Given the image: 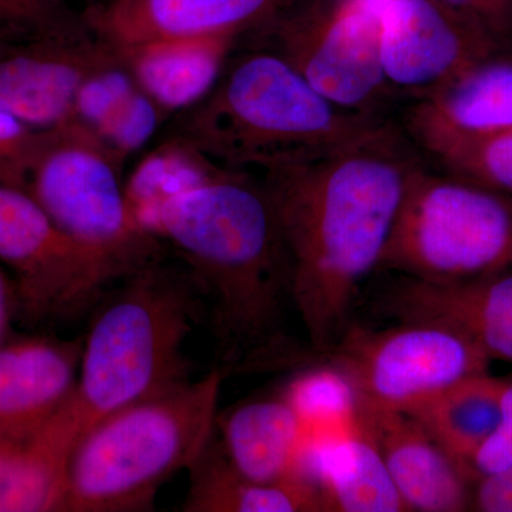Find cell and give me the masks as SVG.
<instances>
[{
    "instance_id": "obj_4",
    "label": "cell",
    "mask_w": 512,
    "mask_h": 512,
    "mask_svg": "<svg viewBox=\"0 0 512 512\" xmlns=\"http://www.w3.org/2000/svg\"><path fill=\"white\" fill-rule=\"evenodd\" d=\"M200 322V298L178 259L161 256L117 282L83 336L70 403L79 437L116 410L190 382L185 345Z\"/></svg>"
},
{
    "instance_id": "obj_9",
    "label": "cell",
    "mask_w": 512,
    "mask_h": 512,
    "mask_svg": "<svg viewBox=\"0 0 512 512\" xmlns=\"http://www.w3.org/2000/svg\"><path fill=\"white\" fill-rule=\"evenodd\" d=\"M352 380L360 403L406 412L451 384L490 369L491 360L457 330L423 320L389 328L352 323L328 350L313 356Z\"/></svg>"
},
{
    "instance_id": "obj_6",
    "label": "cell",
    "mask_w": 512,
    "mask_h": 512,
    "mask_svg": "<svg viewBox=\"0 0 512 512\" xmlns=\"http://www.w3.org/2000/svg\"><path fill=\"white\" fill-rule=\"evenodd\" d=\"M512 268V197L413 168L379 271L450 284Z\"/></svg>"
},
{
    "instance_id": "obj_21",
    "label": "cell",
    "mask_w": 512,
    "mask_h": 512,
    "mask_svg": "<svg viewBox=\"0 0 512 512\" xmlns=\"http://www.w3.org/2000/svg\"><path fill=\"white\" fill-rule=\"evenodd\" d=\"M323 512H406L379 448L365 426L330 441L308 458Z\"/></svg>"
},
{
    "instance_id": "obj_1",
    "label": "cell",
    "mask_w": 512,
    "mask_h": 512,
    "mask_svg": "<svg viewBox=\"0 0 512 512\" xmlns=\"http://www.w3.org/2000/svg\"><path fill=\"white\" fill-rule=\"evenodd\" d=\"M419 163L400 128L339 153L259 173L284 237L293 308L312 357L352 323Z\"/></svg>"
},
{
    "instance_id": "obj_19",
    "label": "cell",
    "mask_w": 512,
    "mask_h": 512,
    "mask_svg": "<svg viewBox=\"0 0 512 512\" xmlns=\"http://www.w3.org/2000/svg\"><path fill=\"white\" fill-rule=\"evenodd\" d=\"M239 42L237 36L214 35L114 46L138 87L171 117L191 109L214 89Z\"/></svg>"
},
{
    "instance_id": "obj_34",
    "label": "cell",
    "mask_w": 512,
    "mask_h": 512,
    "mask_svg": "<svg viewBox=\"0 0 512 512\" xmlns=\"http://www.w3.org/2000/svg\"><path fill=\"white\" fill-rule=\"evenodd\" d=\"M100 2H106V0H94L92 3H100Z\"/></svg>"
},
{
    "instance_id": "obj_2",
    "label": "cell",
    "mask_w": 512,
    "mask_h": 512,
    "mask_svg": "<svg viewBox=\"0 0 512 512\" xmlns=\"http://www.w3.org/2000/svg\"><path fill=\"white\" fill-rule=\"evenodd\" d=\"M154 237L190 276L228 376L311 362L289 326L291 264L258 175L225 170L178 195L158 214Z\"/></svg>"
},
{
    "instance_id": "obj_17",
    "label": "cell",
    "mask_w": 512,
    "mask_h": 512,
    "mask_svg": "<svg viewBox=\"0 0 512 512\" xmlns=\"http://www.w3.org/2000/svg\"><path fill=\"white\" fill-rule=\"evenodd\" d=\"M83 336H29L0 343V439L43 426L76 393Z\"/></svg>"
},
{
    "instance_id": "obj_12",
    "label": "cell",
    "mask_w": 512,
    "mask_h": 512,
    "mask_svg": "<svg viewBox=\"0 0 512 512\" xmlns=\"http://www.w3.org/2000/svg\"><path fill=\"white\" fill-rule=\"evenodd\" d=\"M116 57V46L89 25L0 43V109L37 130L64 126L83 83Z\"/></svg>"
},
{
    "instance_id": "obj_3",
    "label": "cell",
    "mask_w": 512,
    "mask_h": 512,
    "mask_svg": "<svg viewBox=\"0 0 512 512\" xmlns=\"http://www.w3.org/2000/svg\"><path fill=\"white\" fill-rule=\"evenodd\" d=\"M399 130L386 114L343 109L275 53L247 47L231 56L200 103L175 116L165 137L228 170L254 174Z\"/></svg>"
},
{
    "instance_id": "obj_30",
    "label": "cell",
    "mask_w": 512,
    "mask_h": 512,
    "mask_svg": "<svg viewBox=\"0 0 512 512\" xmlns=\"http://www.w3.org/2000/svg\"><path fill=\"white\" fill-rule=\"evenodd\" d=\"M512 467V377H505L501 417L493 434L478 448L467 466L471 483Z\"/></svg>"
},
{
    "instance_id": "obj_20",
    "label": "cell",
    "mask_w": 512,
    "mask_h": 512,
    "mask_svg": "<svg viewBox=\"0 0 512 512\" xmlns=\"http://www.w3.org/2000/svg\"><path fill=\"white\" fill-rule=\"evenodd\" d=\"M69 404L43 426L0 439V512H66L67 463L79 439Z\"/></svg>"
},
{
    "instance_id": "obj_22",
    "label": "cell",
    "mask_w": 512,
    "mask_h": 512,
    "mask_svg": "<svg viewBox=\"0 0 512 512\" xmlns=\"http://www.w3.org/2000/svg\"><path fill=\"white\" fill-rule=\"evenodd\" d=\"M188 473L184 511L323 512L313 483H259L239 474L222 454L215 433Z\"/></svg>"
},
{
    "instance_id": "obj_11",
    "label": "cell",
    "mask_w": 512,
    "mask_h": 512,
    "mask_svg": "<svg viewBox=\"0 0 512 512\" xmlns=\"http://www.w3.org/2000/svg\"><path fill=\"white\" fill-rule=\"evenodd\" d=\"M511 45L441 0H392L384 10L380 63L393 94L416 100Z\"/></svg>"
},
{
    "instance_id": "obj_10",
    "label": "cell",
    "mask_w": 512,
    "mask_h": 512,
    "mask_svg": "<svg viewBox=\"0 0 512 512\" xmlns=\"http://www.w3.org/2000/svg\"><path fill=\"white\" fill-rule=\"evenodd\" d=\"M0 264L13 276L15 305L32 323L77 318L120 282L28 192L8 185H0Z\"/></svg>"
},
{
    "instance_id": "obj_32",
    "label": "cell",
    "mask_w": 512,
    "mask_h": 512,
    "mask_svg": "<svg viewBox=\"0 0 512 512\" xmlns=\"http://www.w3.org/2000/svg\"><path fill=\"white\" fill-rule=\"evenodd\" d=\"M471 511L512 512V467L474 485Z\"/></svg>"
},
{
    "instance_id": "obj_15",
    "label": "cell",
    "mask_w": 512,
    "mask_h": 512,
    "mask_svg": "<svg viewBox=\"0 0 512 512\" xmlns=\"http://www.w3.org/2000/svg\"><path fill=\"white\" fill-rule=\"evenodd\" d=\"M305 0H106L89 3L84 19L111 45L170 37L229 35L239 39Z\"/></svg>"
},
{
    "instance_id": "obj_13",
    "label": "cell",
    "mask_w": 512,
    "mask_h": 512,
    "mask_svg": "<svg viewBox=\"0 0 512 512\" xmlns=\"http://www.w3.org/2000/svg\"><path fill=\"white\" fill-rule=\"evenodd\" d=\"M402 128L431 161L512 130V46L484 57L436 92L412 100Z\"/></svg>"
},
{
    "instance_id": "obj_29",
    "label": "cell",
    "mask_w": 512,
    "mask_h": 512,
    "mask_svg": "<svg viewBox=\"0 0 512 512\" xmlns=\"http://www.w3.org/2000/svg\"><path fill=\"white\" fill-rule=\"evenodd\" d=\"M43 133L0 109V185L25 191Z\"/></svg>"
},
{
    "instance_id": "obj_23",
    "label": "cell",
    "mask_w": 512,
    "mask_h": 512,
    "mask_svg": "<svg viewBox=\"0 0 512 512\" xmlns=\"http://www.w3.org/2000/svg\"><path fill=\"white\" fill-rule=\"evenodd\" d=\"M504 383L505 377L490 372L470 376L406 413L419 421L467 474L471 458L498 426Z\"/></svg>"
},
{
    "instance_id": "obj_25",
    "label": "cell",
    "mask_w": 512,
    "mask_h": 512,
    "mask_svg": "<svg viewBox=\"0 0 512 512\" xmlns=\"http://www.w3.org/2000/svg\"><path fill=\"white\" fill-rule=\"evenodd\" d=\"M228 168L212 163L194 148L165 137L124 180L131 217L154 237L158 214L167 202L194 190ZM156 238V237H154Z\"/></svg>"
},
{
    "instance_id": "obj_33",
    "label": "cell",
    "mask_w": 512,
    "mask_h": 512,
    "mask_svg": "<svg viewBox=\"0 0 512 512\" xmlns=\"http://www.w3.org/2000/svg\"><path fill=\"white\" fill-rule=\"evenodd\" d=\"M13 306H15V296H13L12 284L0 268V343L5 340L6 332H8Z\"/></svg>"
},
{
    "instance_id": "obj_28",
    "label": "cell",
    "mask_w": 512,
    "mask_h": 512,
    "mask_svg": "<svg viewBox=\"0 0 512 512\" xmlns=\"http://www.w3.org/2000/svg\"><path fill=\"white\" fill-rule=\"evenodd\" d=\"M87 26L72 0H0V43L73 32Z\"/></svg>"
},
{
    "instance_id": "obj_5",
    "label": "cell",
    "mask_w": 512,
    "mask_h": 512,
    "mask_svg": "<svg viewBox=\"0 0 512 512\" xmlns=\"http://www.w3.org/2000/svg\"><path fill=\"white\" fill-rule=\"evenodd\" d=\"M227 377L215 366L84 431L67 463L66 512L153 510L158 490L188 471L214 437Z\"/></svg>"
},
{
    "instance_id": "obj_7",
    "label": "cell",
    "mask_w": 512,
    "mask_h": 512,
    "mask_svg": "<svg viewBox=\"0 0 512 512\" xmlns=\"http://www.w3.org/2000/svg\"><path fill=\"white\" fill-rule=\"evenodd\" d=\"M123 168L74 123L45 130L25 191L77 244L126 278L168 254L128 210Z\"/></svg>"
},
{
    "instance_id": "obj_31",
    "label": "cell",
    "mask_w": 512,
    "mask_h": 512,
    "mask_svg": "<svg viewBox=\"0 0 512 512\" xmlns=\"http://www.w3.org/2000/svg\"><path fill=\"white\" fill-rule=\"evenodd\" d=\"M477 23L498 42L512 46V0H441Z\"/></svg>"
},
{
    "instance_id": "obj_26",
    "label": "cell",
    "mask_w": 512,
    "mask_h": 512,
    "mask_svg": "<svg viewBox=\"0 0 512 512\" xmlns=\"http://www.w3.org/2000/svg\"><path fill=\"white\" fill-rule=\"evenodd\" d=\"M433 163L444 173L512 197V130L448 151Z\"/></svg>"
},
{
    "instance_id": "obj_18",
    "label": "cell",
    "mask_w": 512,
    "mask_h": 512,
    "mask_svg": "<svg viewBox=\"0 0 512 512\" xmlns=\"http://www.w3.org/2000/svg\"><path fill=\"white\" fill-rule=\"evenodd\" d=\"M215 439L244 477L269 484L313 483L298 417L281 392L218 413Z\"/></svg>"
},
{
    "instance_id": "obj_16",
    "label": "cell",
    "mask_w": 512,
    "mask_h": 512,
    "mask_svg": "<svg viewBox=\"0 0 512 512\" xmlns=\"http://www.w3.org/2000/svg\"><path fill=\"white\" fill-rule=\"evenodd\" d=\"M362 423L407 511H471L474 484L419 421L406 412L362 404Z\"/></svg>"
},
{
    "instance_id": "obj_27",
    "label": "cell",
    "mask_w": 512,
    "mask_h": 512,
    "mask_svg": "<svg viewBox=\"0 0 512 512\" xmlns=\"http://www.w3.org/2000/svg\"><path fill=\"white\" fill-rule=\"evenodd\" d=\"M167 116L140 87L111 114L110 119L92 136L124 167L128 158L146 147Z\"/></svg>"
},
{
    "instance_id": "obj_14",
    "label": "cell",
    "mask_w": 512,
    "mask_h": 512,
    "mask_svg": "<svg viewBox=\"0 0 512 512\" xmlns=\"http://www.w3.org/2000/svg\"><path fill=\"white\" fill-rule=\"evenodd\" d=\"M372 309L390 322L423 320L448 326L488 359L512 365V268L450 284L389 274L373 296Z\"/></svg>"
},
{
    "instance_id": "obj_8",
    "label": "cell",
    "mask_w": 512,
    "mask_h": 512,
    "mask_svg": "<svg viewBox=\"0 0 512 512\" xmlns=\"http://www.w3.org/2000/svg\"><path fill=\"white\" fill-rule=\"evenodd\" d=\"M390 2L305 0L241 40L284 59L343 109L384 114L393 96L380 63L383 15Z\"/></svg>"
},
{
    "instance_id": "obj_24",
    "label": "cell",
    "mask_w": 512,
    "mask_h": 512,
    "mask_svg": "<svg viewBox=\"0 0 512 512\" xmlns=\"http://www.w3.org/2000/svg\"><path fill=\"white\" fill-rule=\"evenodd\" d=\"M279 392L292 407L309 454L363 429L359 393L338 367L313 360L295 369Z\"/></svg>"
}]
</instances>
